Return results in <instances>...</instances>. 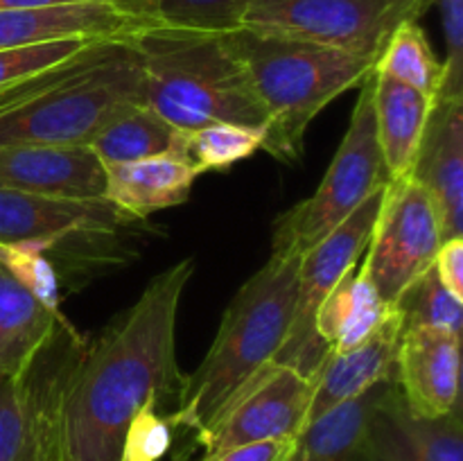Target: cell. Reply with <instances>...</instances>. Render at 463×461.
<instances>
[{"mask_svg":"<svg viewBox=\"0 0 463 461\" xmlns=\"http://www.w3.org/2000/svg\"><path fill=\"white\" fill-rule=\"evenodd\" d=\"M194 260L154 276L89 346L80 343L48 375L30 371L39 443L57 461H120L127 425L149 402L184 384L176 364V316Z\"/></svg>","mask_w":463,"mask_h":461,"instance_id":"cell-1","label":"cell"},{"mask_svg":"<svg viewBox=\"0 0 463 461\" xmlns=\"http://www.w3.org/2000/svg\"><path fill=\"white\" fill-rule=\"evenodd\" d=\"M145 104L134 43L95 41L66 61L0 90V145H84L125 108Z\"/></svg>","mask_w":463,"mask_h":461,"instance_id":"cell-2","label":"cell"},{"mask_svg":"<svg viewBox=\"0 0 463 461\" xmlns=\"http://www.w3.org/2000/svg\"><path fill=\"white\" fill-rule=\"evenodd\" d=\"M301 256H269L240 287L222 316L202 364L184 375L172 428L202 438L253 378L276 362L292 325Z\"/></svg>","mask_w":463,"mask_h":461,"instance_id":"cell-3","label":"cell"},{"mask_svg":"<svg viewBox=\"0 0 463 461\" xmlns=\"http://www.w3.org/2000/svg\"><path fill=\"white\" fill-rule=\"evenodd\" d=\"M127 39L143 66L145 107L172 127L184 134L215 122L267 129L265 107L229 32L152 23Z\"/></svg>","mask_w":463,"mask_h":461,"instance_id":"cell-4","label":"cell"},{"mask_svg":"<svg viewBox=\"0 0 463 461\" xmlns=\"http://www.w3.org/2000/svg\"><path fill=\"white\" fill-rule=\"evenodd\" d=\"M229 36L265 107L262 149L280 163L301 158L310 122L335 98L360 86L375 66L373 59L292 36L247 27Z\"/></svg>","mask_w":463,"mask_h":461,"instance_id":"cell-5","label":"cell"},{"mask_svg":"<svg viewBox=\"0 0 463 461\" xmlns=\"http://www.w3.org/2000/svg\"><path fill=\"white\" fill-rule=\"evenodd\" d=\"M389 176L375 134L373 72L360 84L355 111L342 145L315 194L276 220L271 256H303L321 238L337 229Z\"/></svg>","mask_w":463,"mask_h":461,"instance_id":"cell-6","label":"cell"},{"mask_svg":"<svg viewBox=\"0 0 463 461\" xmlns=\"http://www.w3.org/2000/svg\"><path fill=\"white\" fill-rule=\"evenodd\" d=\"M437 0H249L242 27L292 36L378 59L402 23L419 21Z\"/></svg>","mask_w":463,"mask_h":461,"instance_id":"cell-7","label":"cell"},{"mask_svg":"<svg viewBox=\"0 0 463 461\" xmlns=\"http://www.w3.org/2000/svg\"><path fill=\"white\" fill-rule=\"evenodd\" d=\"M389 183V181H387ZM384 188L371 194L348 220L307 249L298 260L297 301H294L292 325L285 343L276 355V364L289 366L298 375L315 380L330 348L317 337L315 316L324 298L337 287L339 280L357 267L369 247L375 217L383 203Z\"/></svg>","mask_w":463,"mask_h":461,"instance_id":"cell-8","label":"cell"},{"mask_svg":"<svg viewBox=\"0 0 463 461\" xmlns=\"http://www.w3.org/2000/svg\"><path fill=\"white\" fill-rule=\"evenodd\" d=\"M443 230L428 193L414 176L389 181L360 271L380 298L396 306L402 294L434 267Z\"/></svg>","mask_w":463,"mask_h":461,"instance_id":"cell-9","label":"cell"},{"mask_svg":"<svg viewBox=\"0 0 463 461\" xmlns=\"http://www.w3.org/2000/svg\"><path fill=\"white\" fill-rule=\"evenodd\" d=\"M315 380L283 364H271L235 398L211 429L197 438L203 447L199 461L213 459L231 447L269 438L298 437L307 423Z\"/></svg>","mask_w":463,"mask_h":461,"instance_id":"cell-10","label":"cell"},{"mask_svg":"<svg viewBox=\"0 0 463 461\" xmlns=\"http://www.w3.org/2000/svg\"><path fill=\"white\" fill-rule=\"evenodd\" d=\"M136 221L104 197H52L0 185V244H34L48 253L75 238H104Z\"/></svg>","mask_w":463,"mask_h":461,"instance_id":"cell-11","label":"cell"},{"mask_svg":"<svg viewBox=\"0 0 463 461\" xmlns=\"http://www.w3.org/2000/svg\"><path fill=\"white\" fill-rule=\"evenodd\" d=\"M351 461H463L461 407L441 419H425L393 384L375 407Z\"/></svg>","mask_w":463,"mask_h":461,"instance_id":"cell-12","label":"cell"},{"mask_svg":"<svg viewBox=\"0 0 463 461\" xmlns=\"http://www.w3.org/2000/svg\"><path fill=\"white\" fill-rule=\"evenodd\" d=\"M461 337L441 330L405 325L396 355V384L407 405L425 419L459 409Z\"/></svg>","mask_w":463,"mask_h":461,"instance_id":"cell-13","label":"cell"},{"mask_svg":"<svg viewBox=\"0 0 463 461\" xmlns=\"http://www.w3.org/2000/svg\"><path fill=\"white\" fill-rule=\"evenodd\" d=\"M152 25L118 0L54 5L36 9H0V50L61 39H122Z\"/></svg>","mask_w":463,"mask_h":461,"instance_id":"cell-14","label":"cell"},{"mask_svg":"<svg viewBox=\"0 0 463 461\" xmlns=\"http://www.w3.org/2000/svg\"><path fill=\"white\" fill-rule=\"evenodd\" d=\"M104 165L84 145H0V185L71 199L104 197Z\"/></svg>","mask_w":463,"mask_h":461,"instance_id":"cell-15","label":"cell"},{"mask_svg":"<svg viewBox=\"0 0 463 461\" xmlns=\"http://www.w3.org/2000/svg\"><path fill=\"white\" fill-rule=\"evenodd\" d=\"M428 193L443 242L463 238V98H439L411 172Z\"/></svg>","mask_w":463,"mask_h":461,"instance_id":"cell-16","label":"cell"},{"mask_svg":"<svg viewBox=\"0 0 463 461\" xmlns=\"http://www.w3.org/2000/svg\"><path fill=\"white\" fill-rule=\"evenodd\" d=\"M405 319L398 306H389L380 328L360 346L344 353H330L315 378L307 423L330 407L360 396L373 384L396 378V355ZM306 423V425H307Z\"/></svg>","mask_w":463,"mask_h":461,"instance_id":"cell-17","label":"cell"},{"mask_svg":"<svg viewBox=\"0 0 463 461\" xmlns=\"http://www.w3.org/2000/svg\"><path fill=\"white\" fill-rule=\"evenodd\" d=\"M68 325L0 262V378L23 380Z\"/></svg>","mask_w":463,"mask_h":461,"instance_id":"cell-18","label":"cell"},{"mask_svg":"<svg viewBox=\"0 0 463 461\" xmlns=\"http://www.w3.org/2000/svg\"><path fill=\"white\" fill-rule=\"evenodd\" d=\"M434 104L419 90L373 72L375 134L389 181L411 176Z\"/></svg>","mask_w":463,"mask_h":461,"instance_id":"cell-19","label":"cell"},{"mask_svg":"<svg viewBox=\"0 0 463 461\" xmlns=\"http://www.w3.org/2000/svg\"><path fill=\"white\" fill-rule=\"evenodd\" d=\"M104 199L143 221L190 199L199 172L179 156H152L104 165Z\"/></svg>","mask_w":463,"mask_h":461,"instance_id":"cell-20","label":"cell"},{"mask_svg":"<svg viewBox=\"0 0 463 461\" xmlns=\"http://www.w3.org/2000/svg\"><path fill=\"white\" fill-rule=\"evenodd\" d=\"M389 312V303L362 271H348L324 298L315 316L317 337L330 353H344L371 337Z\"/></svg>","mask_w":463,"mask_h":461,"instance_id":"cell-21","label":"cell"},{"mask_svg":"<svg viewBox=\"0 0 463 461\" xmlns=\"http://www.w3.org/2000/svg\"><path fill=\"white\" fill-rule=\"evenodd\" d=\"M184 131L172 127L145 104H136L118 113L89 143V149L102 161V165L152 156L184 158Z\"/></svg>","mask_w":463,"mask_h":461,"instance_id":"cell-22","label":"cell"},{"mask_svg":"<svg viewBox=\"0 0 463 461\" xmlns=\"http://www.w3.org/2000/svg\"><path fill=\"white\" fill-rule=\"evenodd\" d=\"M393 384L396 378L373 384L360 396L348 398L310 420L298 434L297 461H351L375 407Z\"/></svg>","mask_w":463,"mask_h":461,"instance_id":"cell-23","label":"cell"},{"mask_svg":"<svg viewBox=\"0 0 463 461\" xmlns=\"http://www.w3.org/2000/svg\"><path fill=\"white\" fill-rule=\"evenodd\" d=\"M373 72L387 75L437 102L446 81L443 61L432 50L419 21L402 23L375 59Z\"/></svg>","mask_w":463,"mask_h":461,"instance_id":"cell-24","label":"cell"},{"mask_svg":"<svg viewBox=\"0 0 463 461\" xmlns=\"http://www.w3.org/2000/svg\"><path fill=\"white\" fill-rule=\"evenodd\" d=\"M265 129L262 127L215 122L185 134L184 158L199 172L226 170L262 149Z\"/></svg>","mask_w":463,"mask_h":461,"instance_id":"cell-25","label":"cell"},{"mask_svg":"<svg viewBox=\"0 0 463 461\" xmlns=\"http://www.w3.org/2000/svg\"><path fill=\"white\" fill-rule=\"evenodd\" d=\"M0 461H39V423L30 373L0 378Z\"/></svg>","mask_w":463,"mask_h":461,"instance_id":"cell-26","label":"cell"},{"mask_svg":"<svg viewBox=\"0 0 463 461\" xmlns=\"http://www.w3.org/2000/svg\"><path fill=\"white\" fill-rule=\"evenodd\" d=\"M249 0H145L136 14L149 23L203 32H235L242 27Z\"/></svg>","mask_w":463,"mask_h":461,"instance_id":"cell-27","label":"cell"},{"mask_svg":"<svg viewBox=\"0 0 463 461\" xmlns=\"http://www.w3.org/2000/svg\"><path fill=\"white\" fill-rule=\"evenodd\" d=\"M396 306L402 312L405 325H420L461 337L463 301L439 280L434 267L402 294Z\"/></svg>","mask_w":463,"mask_h":461,"instance_id":"cell-28","label":"cell"},{"mask_svg":"<svg viewBox=\"0 0 463 461\" xmlns=\"http://www.w3.org/2000/svg\"><path fill=\"white\" fill-rule=\"evenodd\" d=\"M107 41V39H104ZM95 43L93 39H61L48 43L23 45V48L0 50V90L16 86L57 63L66 61L72 54Z\"/></svg>","mask_w":463,"mask_h":461,"instance_id":"cell-29","label":"cell"},{"mask_svg":"<svg viewBox=\"0 0 463 461\" xmlns=\"http://www.w3.org/2000/svg\"><path fill=\"white\" fill-rule=\"evenodd\" d=\"M0 262L50 312L61 315L59 312V276L52 262L48 260V253H43L34 244H0Z\"/></svg>","mask_w":463,"mask_h":461,"instance_id":"cell-30","label":"cell"},{"mask_svg":"<svg viewBox=\"0 0 463 461\" xmlns=\"http://www.w3.org/2000/svg\"><path fill=\"white\" fill-rule=\"evenodd\" d=\"M158 402H149L127 425L120 446V461H161L175 441V428L158 414Z\"/></svg>","mask_w":463,"mask_h":461,"instance_id":"cell-31","label":"cell"},{"mask_svg":"<svg viewBox=\"0 0 463 461\" xmlns=\"http://www.w3.org/2000/svg\"><path fill=\"white\" fill-rule=\"evenodd\" d=\"M446 34V81L439 98H463V0H439Z\"/></svg>","mask_w":463,"mask_h":461,"instance_id":"cell-32","label":"cell"},{"mask_svg":"<svg viewBox=\"0 0 463 461\" xmlns=\"http://www.w3.org/2000/svg\"><path fill=\"white\" fill-rule=\"evenodd\" d=\"M298 437L269 438V441L247 443V446L231 447L222 455L206 461H297Z\"/></svg>","mask_w":463,"mask_h":461,"instance_id":"cell-33","label":"cell"},{"mask_svg":"<svg viewBox=\"0 0 463 461\" xmlns=\"http://www.w3.org/2000/svg\"><path fill=\"white\" fill-rule=\"evenodd\" d=\"M439 280L463 301V238H450L441 244L434 258Z\"/></svg>","mask_w":463,"mask_h":461,"instance_id":"cell-34","label":"cell"},{"mask_svg":"<svg viewBox=\"0 0 463 461\" xmlns=\"http://www.w3.org/2000/svg\"><path fill=\"white\" fill-rule=\"evenodd\" d=\"M72 3H89V0H0V9H36Z\"/></svg>","mask_w":463,"mask_h":461,"instance_id":"cell-35","label":"cell"},{"mask_svg":"<svg viewBox=\"0 0 463 461\" xmlns=\"http://www.w3.org/2000/svg\"><path fill=\"white\" fill-rule=\"evenodd\" d=\"M118 3H122V5H125L127 9H131V12L136 14V9H138L140 5L145 3V0H118ZM138 16H140V14H138Z\"/></svg>","mask_w":463,"mask_h":461,"instance_id":"cell-36","label":"cell"},{"mask_svg":"<svg viewBox=\"0 0 463 461\" xmlns=\"http://www.w3.org/2000/svg\"><path fill=\"white\" fill-rule=\"evenodd\" d=\"M39 461H57V459H54V456L50 455V452H45L43 447L39 446Z\"/></svg>","mask_w":463,"mask_h":461,"instance_id":"cell-37","label":"cell"}]
</instances>
